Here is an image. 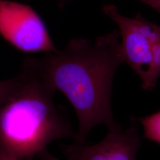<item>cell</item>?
Here are the masks:
<instances>
[{"label":"cell","instance_id":"10","mask_svg":"<svg viewBox=\"0 0 160 160\" xmlns=\"http://www.w3.org/2000/svg\"><path fill=\"white\" fill-rule=\"evenodd\" d=\"M0 160H20L17 158L16 157H14L10 155L2 154L0 155Z\"/></svg>","mask_w":160,"mask_h":160},{"label":"cell","instance_id":"7","mask_svg":"<svg viewBox=\"0 0 160 160\" xmlns=\"http://www.w3.org/2000/svg\"><path fill=\"white\" fill-rule=\"evenodd\" d=\"M133 119L143 126L145 138L160 144V111L145 118H133Z\"/></svg>","mask_w":160,"mask_h":160},{"label":"cell","instance_id":"2","mask_svg":"<svg viewBox=\"0 0 160 160\" xmlns=\"http://www.w3.org/2000/svg\"><path fill=\"white\" fill-rule=\"evenodd\" d=\"M56 90L28 57L10 92L0 105V155L32 160L52 142L75 139L65 113L54 104Z\"/></svg>","mask_w":160,"mask_h":160},{"label":"cell","instance_id":"3","mask_svg":"<svg viewBox=\"0 0 160 160\" xmlns=\"http://www.w3.org/2000/svg\"><path fill=\"white\" fill-rule=\"evenodd\" d=\"M0 34L24 52L58 51L39 15L30 6L16 1L0 0Z\"/></svg>","mask_w":160,"mask_h":160},{"label":"cell","instance_id":"1","mask_svg":"<svg viewBox=\"0 0 160 160\" xmlns=\"http://www.w3.org/2000/svg\"><path fill=\"white\" fill-rule=\"evenodd\" d=\"M36 62L42 77L74 109L79 122L75 143L84 144L89 132L100 125L109 131L122 130L111 104L114 74L124 62L119 32L94 40L73 39L62 50L46 53Z\"/></svg>","mask_w":160,"mask_h":160},{"label":"cell","instance_id":"8","mask_svg":"<svg viewBox=\"0 0 160 160\" xmlns=\"http://www.w3.org/2000/svg\"><path fill=\"white\" fill-rule=\"evenodd\" d=\"M61 2H63L66 0H58ZM144 2L149 6L152 7L157 12H160V0H138Z\"/></svg>","mask_w":160,"mask_h":160},{"label":"cell","instance_id":"6","mask_svg":"<svg viewBox=\"0 0 160 160\" xmlns=\"http://www.w3.org/2000/svg\"><path fill=\"white\" fill-rule=\"evenodd\" d=\"M160 77V40L155 44L152 49L151 62L142 80L141 87L147 91L152 90Z\"/></svg>","mask_w":160,"mask_h":160},{"label":"cell","instance_id":"9","mask_svg":"<svg viewBox=\"0 0 160 160\" xmlns=\"http://www.w3.org/2000/svg\"><path fill=\"white\" fill-rule=\"evenodd\" d=\"M40 160H60L52 155L47 149H45L38 155Z\"/></svg>","mask_w":160,"mask_h":160},{"label":"cell","instance_id":"5","mask_svg":"<svg viewBox=\"0 0 160 160\" xmlns=\"http://www.w3.org/2000/svg\"><path fill=\"white\" fill-rule=\"evenodd\" d=\"M102 10L119 27L124 62L142 80L151 62L154 45L139 29L135 18L122 16L113 4H103Z\"/></svg>","mask_w":160,"mask_h":160},{"label":"cell","instance_id":"4","mask_svg":"<svg viewBox=\"0 0 160 160\" xmlns=\"http://www.w3.org/2000/svg\"><path fill=\"white\" fill-rule=\"evenodd\" d=\"M125 131H109L100 142L92 145H62L68 160H137L141 140L135 121Z\"/></svg>","mask_w":160,"mask_h":160}]
</instances>
